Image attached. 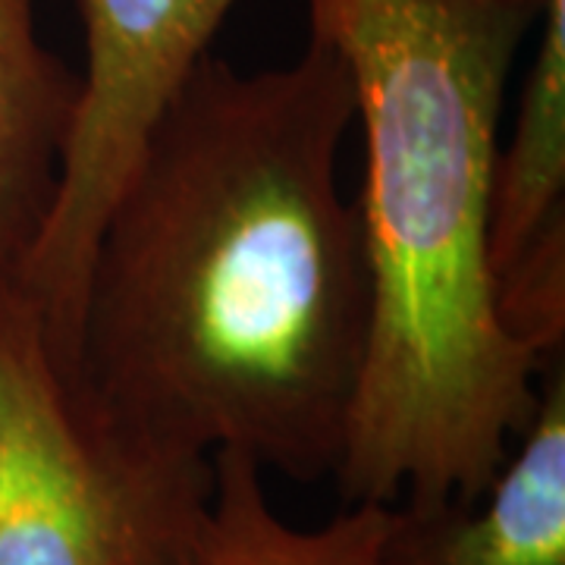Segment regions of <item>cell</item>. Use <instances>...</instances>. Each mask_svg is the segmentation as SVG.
<instances>
[{
    "mask_svg": "<svg viewBox=\"0 0 565 565\" xmlns=\"http://www.w3.org/2000/svg\"><path fill=\"white\" fill-rule=\"evenodd\" d=\"M355 95L311 39L289 66L204 54L104 211L73 381L151 444L333 475L362 377L371 289L340 151Z\"/></svg>",
    "mask_w": 565,
    "mask_h": 565,
    "instance_id": "obj_1",
    "label": "cell"
},
{
    "mask_svg": "<svg viewBox=\"0 0 565 565\" xmlns=\"http://www.w3.org/2000/svg\"><path fill=\"white\" fill-rule=\"evenodd\" d=\"M364 139L371 321L337 484L345 503H471L541 399L497 315L490 204L505 82L544 0H305Z\"/></svg>",
    "mask_w": 565,
    "mask_h": 565,
    "instance_id": "obj_2",
    "label": "cell"
},
{
    "mask_svg": "<svg viewBox=\"0 0 565 565\" xmlns=\"http://www.w3.org/2000/svg\"><path fill=\"white\" fill-rule=\"evenodd\" d=\"M211 493L214 459L151 444L82 393L0 264V565H173Z\"/></svg>",
    "mask_w": 565,
    "mask_h": 565,
    "instance_id": "obj_3",
    "label": "cell"
},
{
    "mask_svg": "<svg viewBox=\"0 0 565 565\" xmlns=\"http://www.w3.org/2000/svg\"><path fill=\"white\" fill-rule=\"evenodd\" d=\"M236 0H79L85 73L57 195L13 274L39 305L61 364L73 367L82 292L104 211L148 126L207 54Z\"/></svg>",
    "mask_w": 565,
    "mask_h": 565,
    "instance_id": "obj_4",
    "label": "cell"
},
{
    "mask_svg": "<svg viewBox=\"0 0 565 565\" xmlns=\"http://www.w3.org/2000/svg\"><path fill=\"white\" fill-rule=\"evenodd\" d=\"M393 505L399 565H565L563 355L546 362L537 408L478 500Z\"/></svg>",
    "mask_w": 565,
    "mask_h": 565,
    "instance_id": "obj_5",
    "label": "cell"
},
{
    "mask_svg": "<svg viewBox=\"0 0 565 565\" xmlns=\"http://www.w3.org/2000/svg\"><path fill=\"white\" fill-rule=\"evenodd\" d=\"M79 76L44 47L35 0H0V264L17 267L57 195Z\"/></svg>",
    "mask_w": 565,
    "mask_h": 565,
    "instance_id": "obj_6",
    "label": "cell"
},
{
    "mask_svg": "<svg viewBox=\"0 0 565 565\" xmlns=\"http://www.w3.org/2000/svg\"><path fill=\"white\" fill-rule=\"evenodd\" d=\"M393 531V503H345L323 525H292L270 503L264 468L217 452L207 515L173 565H399Z\"/></svg>",
    "mask_w": 565,
    "mask_h": 565,
    "instance_id": "obj_7",
    "label": "cell"
},
{
    "mask_svg": "<svg viewBox=\"0 0 565 565\" xmlns=\"http://www.w3.org/2000/svg\"><path fill=\"white\" fill-rule=\"evenodd\" d=\"M541 41L515 126L500 141L490 204V267L497 274L553 223L565 221V0H544Z\"/></svg>",
    "mask_w": 565,
    "mask_h": 565,
    "instance_id": "obj_8",
    "label": "cell"
},
{
    "mask_svg": "<svg viewBox=\"0 0 565 565\" xmlns=\"http://www.w3.org/2000/svg\"><path fill=\"white\" fill-rule=\"evenodd\" d=\"M497 315L505 333L541 362L563 355L565 221L544 230L497 274Z\"/></svg>",
    "mask_w": 565,
    "mask_h": 565,
    "instance_id": "obj_9",
    "label": "cell"
}]
</instances>
